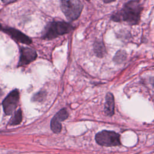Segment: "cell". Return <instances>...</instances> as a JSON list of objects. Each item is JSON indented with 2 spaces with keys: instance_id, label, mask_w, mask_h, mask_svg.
<instances>
[{
  "instance_id": "cell-1",
  "label": "cell",
  "mask_w": 154,
  "mask_h": 154,
  "mask_svg": "<svg viewBox=\"0 0 154 154\" xmlns=\"http://www.w3.org/2000/svg\"><path fill=\"white\" fill-rule=\"evenodd\" d=\"M143 7L136 1L127 2L123 8L112 16V20L115 22L125 21L130 25L138 23Z\"/></svg>"
},
{
  "instance_id": "cell-2",
  "label": "cell",
  "mask_w": 154,
  "mask_h": 154,
  "mask_svg": "<svg viewBox=\"0 0 154 154\" xmlns=\"http://www.w3.org/2000/svg\"><path fill=\"white\" fill-rule=\"evenodd\" d=\"M82 4L79 0H61V8L69 20L78 18L82 10Z\"/></svg>"
},
{
  "instance_id": "cell-3",
  "label": "cell",
  "mask_w": 154,
  "mask_h": 154,
  "mask_svg": "<svg viewBox=\"0 0 154 154\" xmlns=\"http://www.w3.org/2000/svg\"><path fill=\"white\" fill-rule=\"evenodd\" d=\"M73 29L69 23L65 22H53L47 26L44 34V38L52 39L58 35L68 33Z\"/></svg>"
},
{
  "instance_id": "cell-4",
  "label": "cell",
  "mask_w": 154,
  "mask_h": 154,
  "mask_svg": "<svg viewBox=\"0 0 154 154\" xmlns=\"http://www.w3.org/2000/svg\"><path fill=\"white\" fill-rule=\"evenodd\" d=\"M97 143L100 146L111 147L121 145L120 135L114 131L103 130L98 132L95 137Z\"/></svg>"
},
{
  "instance_id": "cell-5",
  "label": "cell",
  "mask_w": 154,
  "mask_h": 154,
  "mask_svg": "<svg viewBox=\"0 0 154 154\" xmlns=\"http://www.w3.org/2000/svg\"><path fill=\"white\" fill-rule=\"evenodd\" d=\"M19 100V92L17 90L11 91L2 102L4 112L7 115H11L16 109Z\"/></svg>"
},
{
  "instance_id": "cell-6",
  "label": "cell",
  "mask_w": 154,
  "mask_h": 154,
  "mask_svg": "<svg viewBox=\"0 0 154 154\" xmlns=\"http://www.w3.org/2000/svg\"><path fill=\"white\" fill-rule=\"evenodd\" d=\"M69 116L68 112L66 109H62L59 111L52 118L51 122V128L55 133H59L61 130V122L66 120Z\"/></svg>"
},
{
  "instance_id": "cell-7",
  "label": "cell",
  "mask_w": 154,
  "mask_h": 154,
  "mask_svg": "<svg viewBox=\"0 0 154 154\" xmlns=\"http://www.w3.org/2000/svg\"><path fill=\"white\" fill-rule=\"evenodd\" d=\"M37 57L36 52L29 48L23 47L20 49V56L18 66H23L35 60Z\"/></svg>"
},
{
  "instance_id": "cell-8",
  "label": "cell",
  "mask_w": 154,
  "mask_h": 154,
  "mask_svg": "<svg viewBox=\"0 0 154 154\" xmlns=\"http://www.w3.org/2000/svg\"><path fill=\"white\" fill-rule=\"evenodd\" d=\"M3 30L17 42L26 44H29L31 42V40L28 36L17 29L14 28H5Z\"/></svg>"
},
{
  "instance_id": "cell-9",
  "label": "cell",
  "mask_w": 154,
  "mask_h": 154,
  "mask_svg": "<svg viewBox=\"0 0 154 154\" xmlns=\"http://www.w3.org/2000/svg\"><path fill=\"white\" fill-rule=\"evenodd\" d=\"M114 96L111 93H108L106 96L105 104L104 108L105 113L109 116H112L114 114Z\"/></svg>"
},
{
  "instance_id": "cell-10",
  "label": "cell",
  "mask_w": 154,
  "mask_h": 154,
  "mask_svg": "<svg viewBox=\"0 0 154 154\" xmlns=\"http://www.w3.org/2000/svg\"><path fill=\"white\" fill-rule=\"evenodd\" d=\"M22 119V111L20 109H19L17 111L15 112L12 118L10 119L9 124L10 125H16L19 124Z\"/></svg>"
},
{
  "instance_id": "cell-11",
  "label": "cell",
  "mask_w": 154,
  "mask_h": 154,
  "mask_svg": "<svg viewBox=\"0 0 154 154\" xmlns=\"http://www.w3.org/2000/svg\"><path fill=\"white\" fill-rule=\"evenodd\" d=\"M94 52L99 57H102L105 54V47L103 43L100 42H96L94 44Z\"/></svg>"
},
{
  "instance_id": "cell-12",
  "label": "cell",
  "mask_w": 154,
  "mask_h": 154,
  "mask_svg": "<svg viewBox=\"0 0 154 154\" xmlns=\"http://www.w3.org/2000/svg\"><path fill=\"white\" fill-rule=\"evenodd\" d=\"M45 96L46 93L45 91H40L34 96L32 100L34 101H42L45 98Z\"/></svg>"
},
{
  "instance_id": "cell-13",
  "label": "cell",
  "mask_w": 154,
  "mask_h": 154,
  "mask_svg": "<svg viewBox=\"0 0 154 154\" xmlns=\"http://www.w3.org/2000/svg\"><path fill=\"white\" fill-rule=\"evenodd\" d=\"M105 3H109V2H114L116 0H102Z\"/></svg>"
},
{
  "instance_id": "cell-14",
  "label": "cell",
  "mask_w": 154,
  "mask_h": 154,
  "mask_svg": "<svg viewBox=\"0 0 154 154\" xmlns=\"http://www.w3.org/2000/svg\"><path fill=\"white\" fill-rule=\"evenodd\" d=\"M2 1H3L4 2H8V1H9L10 0H2Z\"/></svg>"
}]
</instances>
